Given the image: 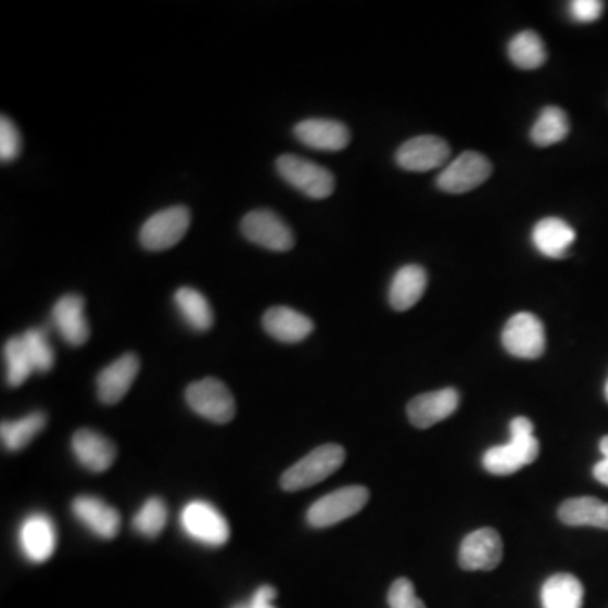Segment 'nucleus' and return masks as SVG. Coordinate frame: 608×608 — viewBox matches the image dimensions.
<instances>
[{
	"label": "nucleus",
	"mask_w": 608,
	"mask_h": 608,
	"mask_svg": "<svg viewBox=\"0 0 608 608\" xmlns=\"http://www.w3.org/2000/svg\"><path fill=\"white\" fill-rule=\"evenodd\" d=\"M604 14V2L600 0H573L570 15L577 23H595Z\"/></svg>",
	"instance_id": "obj_34"
},
{
	"label": "nucleus",
	"mask_w": 608,
	"mask_h": 608,
	"mask_svg": "<svg viewBox=\"0 0 608 608\" xmlns=\"http://www.w3.org/2000/svg\"><path fill=\"white\" fill-rule=\"evenodd\" d=\"M5 362H8V382L11 388H20L36 372L24 345L23 337H12L4 346Z\"/></svg>",
	"instance_id": "obj_29"
},
{
	"label": "nucleus",
	"mask_w": 608,
	"mask_h": 608,
	"mask_svg": "<svg viewBox=\"0 0 608 608\" xmlns=\"http://www.w3.org/2000/svg\"><path fill=\"white\" fill-rule=\"evenodd\" d=\"M345 458L343 446L333 443L318 446L282 473L281 486L286 492H297L324 482L342 467Z\"/></svg>",
	"instance_id": "obj_2"
},
{
	"label": "nucleus",
	"mask_w": 608,
	"mask_h": 608,
	"mask_svg": "<svg viewBox=\"0 0 608 608\" xmlns=\"http://www.w3.org/2000/svg\"><path fill=\"white\" fill-rule=\"evenodd\" d=\"M276 597H278V592H276L274 586H261V588L255 590L254 595H252L251 601H249V608H276L273 607V600Z\"/></svg>",
	"instance_id": "obj_35"
},
{
	"label": "nucleus",
	"mask_w": 608,
	"mask_h": 608,
	"mask_svg": "<svg viewBox=\"0 0 608 608\" xmlns=\"http://www.w3.org/2000/svg\"><path fill=\"white\" fill-rule=\"evenodd\" d=\"M141 369V360L134 354H126L112 362L97 377V394L103 404H117L130 391L137 373Z\"/></svg>",
	"instance_id": "obj_16"
},
{
	"label": "nucleus",
	"mask_w": 608,
	"mask_h": 608,
	"mask_svg": "<svg viewBox=\"0 0 608 608\" xmlns=\"http://www.w3.org/2000/svg\"><path fill=\"white\" fill-rule=\"evenodd\" d=\"M600 452L601 455H604V460L598 461V464L593 467V477H595L598 482L608 486V436L601 438Z\"/></svg>",
	"instance_id": "obj_36"
},
{
	"label": "nucleus",
	"mask_w": 608,
	"mask_h": 608,
	"mask_svg": "<svg viewBox=\"0 0 608 608\" xmlns=\"http://www.w3.org/2000/svg\"><path fill=\"white\" fill-rule=\"evenodd\" d=\"M179 315L194 331H208L213 327V312L208 300L198 289L179 288L175 293Z\"/></svg>",
	"instance_id": "obj_25"
},
{
	"label": "nucleus",
	"mask_w": 608,
	"mask_h": 608,
	"mask_svg": "<svg viewBox=\"0 0 608 608\" xmlns=\"http://www.w3.org/2000/svg\"><path fill=\"white\" fill-rule=\"evenodd\" d=\"M263 327L274 340L282 343H297L312 334V319L288 306H273L263 318Z\"/></svg>",
	"instance_id": "obj_20"
},
{
	"label": "nucleus",
	"mask_w": 608,
	"mask_h": 608,
	"mask_svg": "<svg viewBox=\"0 0 608 608\" xmlns=\"http://www.w3.org/2000/svg\"><path fill=\"white\" fill-rule=\"evenodd\" d=\"M391 608H426L425 601L416 595L415 585L407 578H397L388 595Z\"/></svg>",
	"instance_id": "obj_33"
},
{
	"label": "nucleus",
	"mask_w": 608,
	"mask_h": 608,
	"mask_svg": "<svg viewBox=\"0 0 608 608\" xmlns=\"http://www.w3.org/2000/svg\"><path fill=\"white\" fill-rule=\"evenodd\" d=\"M458 403H460V395L453 388L428 392V394L418 395L407 404V416L416 428L426 430V428H431L436 422L449 418L458 409Z\"/></svg>",
	"instance_id": "obj_15"
},
{
	"label": "nucleus",
	"mask_w": 608,
	"mask_h": 608,
	"mask_svg": "<svg viewBox=\"0 0 608 608\" xmlns=\"http://www.w3.org/2000/svg\"><path fill=\"white\" fill-rule=\"evenodd\" d=\"M233 608H249V604L248 605L239 604V605H236V607H233Z\"/></svg>",
	"instance_id": "obj_37"
},
{
	"label": "nucleus",
	"mask_w": 608,
	"mask_h": 608,
	"mask_svg": "<svg viewBox=\"0 0 608 608\" xmlns=\"http://www.w3.org/2000/svg\"><path fill=\"white\" fill-rule=\"evenodd\" d=\"M428 286V274L418 264H407L395 273L389 289V303L395 312L413 308Z\"/></svg>",
	"instance_id": "obj_22"
},
{
	"label": "nucleus",
	"mask_w": 608,
	"mask_h": 608,
	"mask_svg": "<svg viewBox=\"0 0 608 608\" xmlns=\"http://www.w3.org/2000/svg\"><path fill=\"white\" fill-rule=\"evenodd\" d=\"M574 240H577V233L571 225L561 218H543L532 228V243L546 257H567Z\"/></svg>",
	"instance_id": "obj_21"
},
{
	"label": "nucleus",
	"mask_w": 608,
	"mask_h": 608,
	"mask_svg": "<svg viewBox=\"0 0 608 608\" xmlns=\"http://www.w3.org/2000/svg\"><path fill=\"white\" fill-rule=\"evenodd\" d=\"M510 441L507 445L486 449L482 464L492 476H512L522 467L534 464L540 455V441L534 436V425L524 416L510 421Z\"/></svg>",
	"instance_id": "obj_1"
},
{
	"label": "nucleus",
	"mask_w": 608,
	"mask_h": 608,
	"mask_svg": "<svg viewBox=\"0 0 608 608\" xmlns=\"http://www.w3.org/2000/svg\"><path fill=\"white\" fill-rule=\"evenodd\" d=\"M452 149L448 142L436 136H419L404 142L397 154L395 163L406 172L426 173L443 166L448 161Z\"/></svg>",
	"instance_id": "obj_11"
},
{
	"label": "nucleus",
	"mask_w": 608,
	"mask_h": 608,
	"mask_svg": "<svg viewBox=\"0 0 608 608\" xmlns=\"http://www.w3.org/2000/svg\"><path fill=\"white\" fill-rule=\"evenodd\" d=\"M54 327L68 345L81 346L90 339V325L85 316V300L78 294H65L51 312Z\"/></svg>",
	"instance_id": "obj_14"
},
{
	"label": "nucleus",
	"mask_w": 608,
	"mask_h": 608,
	"mask_svg": "<svg viewBox=\"0 0 608 608\" xmlns=\"http://www.w3.org/2000/svg\"><path fill=\"white\" fill-rule=\"evenodd\" d=\"M369 497V491L365 486H343L316 501L306 514V521L312 528L318 529L339 524L360 512Z\"/></svg>",
	"instance_id": "obj_4"
},
{
	"label": "nucleus",
	"mask_w": 608,
	"mask_h": 608,
	"mask_svg": "<svg viewBox=\"0 0 608 608\" xmlns=\"http://www.w3.org/2000/svg\"><path fill=\"white\" fill-rule=\"evenodd\" d=\"M492 164L483 154L468 151L456 157L455 161L438 176V188L449 194L468 193L491 178Z\"/></svg>",
	"instance_id": "obj_10"
},
{
	"label": "nucleus",
	"mask_w": 608,
	"mask_h": 608,
	"mask_svg": "<svg viewBox=\"0 0 608 608\" xmlns=\"http://www.w3.org/2000/svg\"><path fill=\"white\" fill-rule=\"evenodd\" d=\"M58 536L53 519L42 512L27 516L20 525V547L30 562H45L56 549Z\"/></svg>",
	"instance_id": "obj_13"
},
{
	"label": "nucleus",
	"mask_w": 608,
	"mask_h": 608,
	"mask_svg": "<svg viewBox=\"0 0 608 608\" xmlns=\"http://www.w3.org/2000/svg\"><path fill=\"white\" fill-rule=\"evenodd\" d=\"M166 522L167 507L160 497L148 498L132 519L134 529L141 536L151 537V540L160 536L163 529L166 528Z\"/></svg>",
	"instance_id": "obj_30"
},
{
	"label": "nucleus",
	"mask_w": 608,
	"mask_h": 608,
	"mask_svg": "<svg viewBox=\"0 0 608 608\" xmlns=\"http://www.w3.org/2000/svg\"><path fill=\"white\" fill-rule=\"evenodd\" d=\"M558 516L562 524L608 529V504L595 497L568 498Z\"/></svg>",
	"instance_id": "obj_23"
},
{
	"label": "nucleus",
	"mask_w": 608,
	"mask_h": 608,
	"mask_svg": "<svg viewBox=\"0 0 608 608\" xmlns=\"http://www.w3.org/2000/svg\"><path fill=\"white\" fill-rule=\"evenodd\" d=\"M179 522L188 537L205 546H224L230 537L227 519L210 502H188L187 506L182 507Z\"/></svg>",
	"instance_id": "obj_5"
},
{
	"label": "nucleus",
	"mask_w": 608,
	"mask_h": 608,
	"mask_svg": "<svg viewBox=\"0 0 608 608\" xmlns=\"http://www.w3.org/2000/svg\"><path fill=\"white\" fill-rule=\"evenodd\" d=\"M76 460L87 470L102 473L114 465L117 448L109 438L93 430H78L72 438Z\"/></svg>",
	"instance_id": "obj_19"
},
{
	"label": "nucleus",
	"mask_w": 608,
	"mask_h": 608,
	"mask_svg": "<svg viewBox=\"0 0 608 608\" xmlns=\"http://www.w3.org/2000/svg\"><path fill=\"white\" fill-rule=\"evenodd\" d=\"M185 397L191 410L208 421L225 425L236 418V400L221 380L213 377L198 380L188 385Z\"/></svg>",
	"instance_id": "obj_7"
},
{
	"label": "nucleus",
	"mask_w": 608,
	"mask_h": 608,
	"mask_svg": "<svg viewBox=\"0 0 608 608\" xmlns=\"http://www.w3.org/2000/svg\"><path fill=\"white\" fill-rule=\"evenodd\" d=\"M21 337H23L24 345H26L30 362L35 365L36 372H50L54 365V350L46 330L30 328V330L24 331Z\"/></svg>",
	"instance_id": "obj_31"
},
{
	"label": "nucleus",
	"mask_w": 608,
	"mask_h": 608,
	"mask_svg": "<svg viewBox=\"0 0 608 608\" xmlns=\"http://www.w3.org/2000/svg\"><path fill=\"white\" fill-rule=\"evenodd\" d=\"M294 137L301 144L318 151H342L350 144L349 127L330 118H306L300 122L294 127Z\"/></svg>",
	"instance_id": "obj_18"
},
{
	"label": "nucleus",
	"mask_w": 608,
	"mask_h": 608,
	"mask_svg": "<svg viewBox=\"0 0 608 608\" xmlns=\"http://www.w3.org/2000/svg\"><path fill=\"white\" fill-rule=\"evenodd\" d=\"M240 230L245 239L267 251L288 252L294 248L293 230L273 210L249 212L240 221Z\"/></svg>",
	"instance_id": "obj_8"
},
{
	"label": "nucleus",
	"mask_w": 608,
	"mask_h": 608,
	"mask_svg": "<svg viewBox=\"0 0 608 608\" xmlns=\"http://www.w3.org/2000/svg\"><path fill=\"white\" fill-rule=\"evenodd\" d=\"M541 605L543 608H582V582L568 573L547 578L541 588Z\"/></svg>",
	"instance_id": "obj_24"
},
{
	"label": "nucleus",
	"mask_w": 608,
	"mask_h": 608,
	"mask_svg": "<svg viewBox=\"0 0 608 608\" xmlns=\"http://www.w3.org/2000/svg\"><path fill=\"white\" fill-rule=\"evenodd\" d=\"M502 345L512 357L534 360L546 350V331L537 316L517 313L502 331Z\"/></svg>",
	"instance_id": "obj_9"
},
{
	"label": "nucleus",
	"mask_w": 608,
	"mask_h": 608,
	"mask_svg": "<svg viewBox=\"0 0 608 608\" xmlns=\"http://www.w3.org/2000/svg\"><path fill=\"white\" fill-rule=\"evenodd\" d=\"M73 516L97 537L114 540L121 529V514L106 506L102 498L80 495L72 502Z\"/></svg>",
	"instance_id": "obj_17"
},
{
	"label": "nucleus",
	"mask_w": 608,
	"mask_h": 608,
	"mask_svg": "<svg viewBox=\"0 0 608 608\" xmlns=\"http://www.w3.org/2000/svg\"><path fill=\"white\" fill-rule=\"evenodd\" d=\"M46 422H48V418L45 413H30L17 421H2V426H0L2 445L9 452H20L45 430Z\"/></svg>",
	"instance_id": "obj_27"
},
{
	"label": "nucleus",
	"mask_w": 608,
	"mask_h": 608,
	"mask_svg": "<svg viewBox=\"0 0 608 608\" xmlns=\"http://www.w3.org/2000/svg\"><path fill=\"white\" fill-rule=\"evenodd\" d=\"M570 132L567 112L559 106H546L531 129V141L541 148L558 144Z\"/></svg>",
	"instance_id": "obj_28"
},
{
	"label": "nucleus",
	"mask_w": 608,
	"mask_h": 608,
	"mask_svg": "<svg viewBox=\"0 0 608 608\" xmlns=\"http://www.w3.org/2000/svg\"><path fill=\"white\" fill-rule=\"evenodd\" d=\"M507 53L514 65L521 69L540 68L547 60L546 46L534 30H522L519 35L514 36Z\"/></svg>",
	"instance_id": "obj_26"
},
{
	"label": "nucleus",
	"mask_w": 608,
	"mask_h": 608,
	"mask_svg": "<svg viewBox=\"0 0 608 608\" xmlns=\"http://www.w3.org/2000/svg\"><path fill=\"white\" fill-rule=\"evenodd\" d=\"M279 176L288 185L296 188L304 197L313 200H324L334 191V176L327 167L319 166L313 161L304 160L296 154H282L276 161Z\"/></svg>",
	"instance_id": "obj_3"
},
{
	"label": "nucleus",
	"mask_w": 608,
	"mask_h": 608,
	"mask_svg": "<svg viewBox=\"0 0 608 608\" xmlns=\"http://www.w3.org/2000/svg\"><path fill=\"white\" fill-rule=\"evenodd\" d=\"M605 397H607L608 401V380H607V384H605Z\"/></svg>",
	"instance_id": "obj_38"
},
{
	"label": "nucleus",
	"mask_w": 608,
	"mask_h": 608,
	"mask_svg": "<svg viewBox=\"0 0 608 608\" xmlns=\"http://www.w3.org/2000/svg\"><path fill=\"white\" fill-rule=\"evenodd\" d=\"M504 544L495 529L483 528L465 537L458 561L467 571H491L501 565Z\"/></svg>",
	"instance_id": "obj_12"
},
{
	"label": "nucleus",
	"mask_w": 608,
	"mask_h": 608,
	"mask_svg": "<svg viewBox=\"0 0 608 608\" xmlns=\"http://www.w3.org/2000/svg\"><path fill=\"white\" fill-rule=\"evenodd\" d=\"M190 224L191 213L187 206H169L145 220L139 233V242L145 251H167L181 242Z\"/></svg>",
	"instance_id": "obj_6"
},
{
	"label": "nucleus",
	"mask_w": 608,
	"mask_h": 608,
	"mask_svg": "<svg viewBox=\"0 0 608 608\" xmlns=\"http://www.w3.org/2000/svg\"><path fill=\"white\" fill-rule=\"evenodd\" d=\"M21 149H23V137H21L20 129L8 115H2L0 118V160L2 163H11L20 156Z\"/></svg>",
	"instance_id": "obj_32"
}]
</instances>
